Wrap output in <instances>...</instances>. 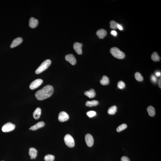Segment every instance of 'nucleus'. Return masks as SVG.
<instances>
[{
	"instance_id": "a878e982",
	"label": "nucleus",
	"mask_w": 161,
	"mask_h": 161,
	"mask_svg": "<svg viewBox=\"0 0 161 161\" xmlns=\"http://www.w3.org/2000/svg\"><path fill=\"white\" fill-rule=\"evenodd\" d=\"M127 127V125L126 124H123L119 126L117 128L116 130L117 132H119L126 129Z\"/></svg>"
},
{
	"instance_id": "6e6552de",
	"label": "nucleus",
	"mask_w": 161,
	"mask_h": 161,
	"mask_svg": "<svg viewBox=\"0 0 161 161\" xmlns=\"http://www.w3.org/2000/svg\"><path fill=\"white\" fill-rule=\"evenodd\" d=\"M85 140L87 146L89 147L93 146L94 143V139L92 136L89 134H87L85 136Z\"/></svg>"
},
{
	"instance_id": "72a5a7b5",
	"label": "nucleus",
	"mask_w": 161,
	"mask_h": 161,
	"mask_svg": "<svg viewBox=\"0 0 161 161\" xmlns=\"http://www.w3.org/2000/svg\"><path fill=\"white\" fill-rule=\"evenodd\" d=\"M161 77H160V79H159V80L158 81V86L160 88H161Z\"/></svg>"
},
{
	"instance_id": "1a4fd4ad",
	"label": "nucleus",
	"mask_w": 161,
	"mask_h": 161,
	"mask_svg": "<svg viewBox=\"0 0 161 161\" xmlns=\"http://www.w3.org/2000/svg\"><path fill=\"white\" fill-rule=\"evenodd\" d=\"M82 44L76 42L73 45V48L74 50L78 54L81 55L82 54Z\"/></svg>"
},
{
	"instance_id": "9d476101",
	"label": "nucleus",
	"mask_w": 161,
	"mask_h": 161,
	"mask_svg": "<svg viewBox=\"0 0 161 161\" xmlns=\"http://www.w3.org/2000/svg\"><path fill=\"white\" fill-rule=\"evenodd\" d=\"M65 59L67 61L69 62L72 65H74L76 63L75 57L73 54H69L65 56Z\"/></svg>"
},
{
	"instance_id": "ddd939ff",
	"label": "nucleus",
	"mask_w": 161,
	"mask_h": 161,
	"mask_svg": "<svg viewBox=\"0 0 161 161\" xmlns=\"http://www.w3.org/2000/svg\"><path fill=\"white\" fill-rule=\"evenodd\" d=\"M107 32L105 30L101 29L97 31L96 35L100 39H103L107 35Z\"/></svg>"
},
{
	"instance_id": "f704fd0d",
	"label": "nucleus",
	"mask_w": 161,
	"mask_h": 161,
	"mask_svg": "<svg viewBox=\"0 0 161 161\" xmlns=\"http://www.w3.org/2000/svg\"></svg>"
},
{
	"instance_id": "473e14b6",
	"label": "nucleus",
	"mask_w": 161,
	"mask_h": 161,
	"mask_svg": "<svg viewBox=\"0 0 161 161\" xmlns=\"http://www.w3.org/2000/svg\"><path fill=\"white\" fill-rule=\"evenodd\" d=\"M157 77H160L161 76V73L159 72H156L155 73Z\"/></svg>"
},
{
	"instance_id": "6ab92c4d",
	"label": "nucleus",
	"mask_w": 161,
	"mask_h": 161,
	"mask_svg": "<svg viewBox=\"0 0 161 161\" xmlns=\"http://www.w3.org/2000/svg\"><path fill=\"white\" fill-rule=\"evenodd\" d=\"M148 112V114L150 116L152 117L155 115V110L153 107L150 106L148 107L147 109Z\"/></svg>"
},
{
	"instance_id": "423d86ee",
	"label": "nucleus",
	"mask_w": 161,
	"mask_h": 161,
	"mask_svg": "<svg viewBox=\"0 0 161 161\" xmlns=\"http://www.w3.org/2000/svg\"><path fill=\"white\" fill-rule=\"evenodd\" d=\"M43 80L38 79L35 80L30 85V88L31 90H34L40 86L43 83Z\"/></svg>"
},
{
	"instance_id": "39448f33",
	"label": "nucleus",
	"mask_w": 161,
	"mask_h": 161,
	"mask_svg": "<svg viewBox=\"0 0 161 161\" xmlns=\"http://www.w3.org/2000/svg\"><path fill=\"white\" fill-rule=\"evenodd\" d=\"M15 126L13 123L11 122L6 123L2 127V131L3 132H9L15 129Z\"/></svg>"
},
{
	"instance_id": "4468645a",
	"label": "nucleus",
	"mask_w": 161,
	"mask_h": 161,
	"mask_svg": "<svg viewBox=\"0 0 161 161\" xmlns=\"http://www.w3.org/2000/svg\"><path fill=\"white\" fill-rule=\"evenodd\" d=\"M45 125V123L43 121H41L34 125L31 126L30 128L29 129L32 130H36L43 127Z\"/></svg>"
},
{
	"instance_id": "cd10ccee",
	"label": "nucleus",
	"mask_w": 161,
	"mask_h": 161,
	"mask_svg": "<svg viewBox=\"0 0 161 161\" xmlns=\"http://www.w3.org/2000/svg\"><path fill=\"white\" fill-rule=\"evenodd\" d=\"M96 112L93 111H89L87 113V115L90 118H92L95 116L96 115Z\"/></svg>"
},
{
	"instance_id": "9b49d317",
	"label": "nucleus",
	"mask_w": 161,
	"mask_h": 161,
	"mask_svg": "<svg viewBox=\"0 0 161 161\" xmlns=\"http://www.w3.org/2000/svg\"><path fill=\"white\" fill-rule=\"evenodd\" d=\"M22 38L21 37H18L14 40L10 45V47L13 48L21 44L23 42Z\"/></svg>"
},
{
	"instance_id": "2eb2a0df",
	"label": "nucleus",
	"mask_w": 161,
	"mask_h": 161,
	"mask_svg": "<svg viewBox=\"0 0 161 161\" xmlns=\"http://www.w3.org/2000/svg\"><path fill=\"white\" fill-rule=\"evenodd\" d=\"M37 151L35 148L31 147L30 148L29 154L31 159L36 158L37 155Z\"/></svg>"
},
{
	"instance_id": "5701e85b",
	"label": "nucleus",
	"mask_w": 161,
	"mask_h": 161,
	"mask_svg": "<svg viewBox=\"0 0 161 161\" xmlns=\"http://www.w3.org/2000/svg\"><path fill=\"white\" fill-rule=\"evenodd\" d=\"M54 156L51 154L46 155L44 157L45 161H54Z\"/></svg>"
},
{
	"instance_id": "c85d7f7f",
	"label": "nucleus",
	"mask_w": 161,
	"mask_h": 161,
	"mask_svg": "<svg viewBox=\"0 0 161 161\" xmlns=\"http://www.w3.org/2000/svg\"><path fill=\"white\" fill-rule=\"evenodd\" d=\"M151 79L152 82L154 83H156L157 82V79L155 76L152 75L151 76Z\"/></svg>"
},
{
	"instance_id": "c756f323",
	"label": "nucleus",
	"mask_w": 161,
	"mask_h": 161,
	"mask_svg": "<svg viewBox=\"0 0 161 161\" xmlns=\"http://www.w3.org/2000/svg\"><path fill=\"white\" fill-rule=\"evenodd\" d=\"M121 161H130L129 159L126 156H123L121 157Z\"/></svg>"
},
{
	"instance_id": "412c9836",
	"label": "nucleus",
	"mask_w": 161,
	"mask_h": 161,
	"mask_svg": "<svg viewBox=\"0 0 161 161\" xmlns=\"http://www.w3.org/2000/svg\"><path fill=\"white\" fill-rule=\"evenodd\" d=\"M117 111V107L116 106H112L109 108L108 110V113L109 114H115Z\"/></svg>"
},
{
	"instance_id": "f8f14e48",
	"label": "nucleus",
	"mask_w": 161,
	"mask_h": 161,
	"mask_svg": "<svg viewBox=\"0 0 161 161\" xmlns=\"http://www.w3.org/2000/svg\"><path fill=\"white\" fill-rule=\"evenodd\" d=\"M38 20L34 18H31L29 21V26L31 28L34 29L38 26Z\"/></svg>"
},
{
	"instance_id": "0eeeda50",
	"label": "nucleus",
	"mask_w": 161,
	"mask_h": 161,
	"mask_svg": "<svg viewBox=\"0 0 161 161\" xmlns=\"http://www.w3.org/2000/svg\"><path fill=\"white\" fill-rule=\"evenodd\" d=\"M69 118V116L66 112L62 111L59 113L58 117V119L59 121L63 122L67 121Z\"/></svg>"
},
{
	"instance_id": "7c9ffc66",
	"label": "nucleus",
	"mask_w": 161,
	"mask_h": 161,
	"mask_svg": "<svg viewBox=\"0 0 161 161\" xmlns=\"http://www.w3.org/2000/svg\"><path fill=\"white\" fill-rule=\"evenodd\" d=\"M111 34L114 36H116L117 34V32L115 30H112L111 31Z\"/></svg>"
},
{
	"instance_id": "393cba45",
	"label": "nucleus",
	"mask_w": 161,
	"mask_h": 161,
	"mask_svg": "<svg viewBox=\"0 0 161 161\" xmlns=\"http://www.w3.org/2000/svg\"><path fill=\"white\" fill-rule=\"evenodd\" d=\"M118 23L114 20L111 21L110 22V27L111 29H117V25Z\"/></svg>"
},
{
	"instance_id": "dca6fc26",
	"label": "nucleus",
	"mask_w": 161,
	"mask_h": 161,
	"mask_svg": "<svg viewBox=\"0 0 161 161\" xmlns=\"http://www.w3.org/2000/svg\"><path fill=\"white\" fill-rule=\"evenodd\" d=\"M84 95L89 98H92L96 96V93L95 90L93 89H91L85 92Z\"/></svg>"
},
{
	"instance_id": "aec40b11",
	"label": "nucleus",
	"mask_w": 161,
	"mask_h": 161,
	"mask_svg": "<svg viewBox=\"0 0 161 161\" xmlns=\"http://www.w3.org/2000/svg\"><path fill=\"white\" fill-rule=\"evenodd\" d=\"M98 101L96 100H93L91 101H87L86 103V106L87 107H91L93 106H96L98 104Z\"/></svg>"
},
{
	"instance_id": "a211bd4d",
	"label": "nucleus",
	"mask_w": 161,
	"mask_h": 161,
	"mask_svg": "<svg viewBox=\"0 0 161 161\" xmlns=\"http://www.w3.org/2000/svg\"><path fill=\"white\" fill-rule=\"evenodd\" d=\"M101 84L103 85H108L109 83V79L108 77L106 76H103L102 79L100 81Z\"/></svg>"
},
{
	"instance_id": "7ed1b4c3",
	"label": "nucleus",
	"mask_w": 161,
	"mask_h": 161,
	"mask_svg": "<svg viewBox=\"0 0 161 161\" xmlns=\"http://www.w3.org/2000/svg\"><path fill=\"white\" fill-rule=\"evenodd\" d=\"M51 64V61L50 59H47L41 64L35 71L36 74H39L45 71L48 68Z\"/></svg>"
},
{
	"instance_id": "bb28decb",
	"label": "nucleus",
	"mask_w": 161,
	"mask_h": 161,
	"mask_svg": "<svg viewBox=\"0 0 161 161\" xmlns=\"http://www.w3.org/2000/svg\"><path fill=\"white\" fill-rule=\"evenodd\" d=\"M125 84L123 81H120L118 82V87L119 88L122 89L125 88Z\"/></svg>"
},
{
	"instance_id": "20e7f679",
	"label": "nucleus",
	"mask_w": 161,
	"mask_h": 161,
	"mask_svg": "<svg viewBox=\"0 0 161 161\" xmlns=\"http://www.w3.org/2000/svg\"><path fill=\"white\" fill-rule=\"evenodd\" d=\"M65 143L67 146L70 147H73L75 145V141L72 137L69 134L66 135L64 137Z\"/></svg>"
},
{
	"instance_id": "f257e3e1",
	"label": "nucleus",
	"mask_w": 161,
	"mask_h": 161,
	"mask_svg": "<svg viewBox=\"0 0 161 161\" xmlns=\"http://www.w3.org/2000/svg\"><path fill=\"white\" fill-rule=\"evenodd\" d=\"M54 91V88L52 86L47 85L36 92L35 96L39 100H43L51 96Z\"/></svg>"
},
{
	"instance_id": "f03ea898",
	"label": "nucleus",
	"mask_w": 161,
	"mask_h": 161,
	"mask_svg": "<svg viewBox=\"0 0 161 161\" xmlns=\"http://www.w3.org/2000/svg\"><path fill=\"white\" fill-rule=\"evenodd\" d=\"M110 52L112 55L117 59H122L125 57V54L118 48L114 47L110 49Z\"/></svg>"
},
{
	"instance_id": "4be33fe9",
	"label": "nucleus",
	"mask_w": 161,
	"mask_h": 161,
	"mask_svg": "<svg viewBox=\"0 0 161 161\" xmlns=\"http://www.w3.org/2000/svg\"><path fill=\"white\" fill-rule=\"evenodd\" d=\"M151 59L154 62H157L160 60V57L157 52H154L151 56Z\"/></svg>"
},
{
	"instance_id": "2f4dec72",
	"label": "nucleus",
	"mask_w": 161,
	"mask_h": 161,
	"mask_svg": "<svg viewBox=\"0 0 161 161\" xmlns=\"http://www.w3.org/2000/svg\"><path fill=\"white\" fill-rule=\"evenodd\" d=\"M117 28H118V29H119L120 30H123V29L122 26L121 25L119 24L118 23V25H117Z\"/></svg>"
},
{
	"instance_id": "f3484780",
	"label": "nucleus",
	"mask_w": 161,
	"mask_h": 161,
	"mask_svg": "<svg viewBox=\"0 0 161 161\" xmlns=\"http://www.w3.org/2000/svg\"><path fill=\"white\" fill-rule=\"evenodd\" d=\"M41 114V110L40 108L38 107L36 109L34 112L33 115L34 118L36 119H38L40 118Z\"/></svg>"
},
{
	"instance_id": "b1692460",
	"label": "nucleus",
	"mask_w": 161,
	"mask_h": 161,
	"mask_svg": "<svg viewBox=\"0 0 161 161\" xmlns=\"http://www.w3.org/2000/svg\"><path fill=\"white\" fill-rule=\"evenodd\" d=\"M135 79L139 82H141L143 80V78L140 73L139 72H136L135 75Z\"/></svg>"
}]
</instances>
